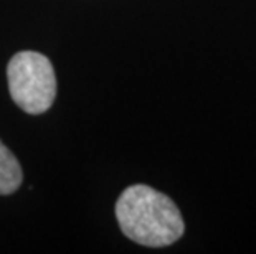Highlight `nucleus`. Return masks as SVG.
<instances>
[{
    "mask_svg": "<svg viewBox=\"0 0 256 254\" xmlns=\"http://www.w3.org/2000/svg\"><path fill=\"white\" fill-rule=\"evenodd\" d=\"M119 228L142 246H168L184 235V220L176 203L147 185L126 188L116 203Z\"/></svg>",
    "mask_w": 256,
    "mask_h": 254,
    "instance_id": "1",
    "label": "nucleus"
},
{
    "mask_svg": "<svg viewBox=\"0 0 256 254\" xmlns=\"http://www.w3.org/2000/svg\"><path fill=\"white\" fill-rule=\"evenodd\" d=\"M8 91L14 102L28 114L50 109L56 96V76L53 64L36 51H20L7 66Z\"/></svg>",
    "mask_w": 256,
    "mask_h": 254,
    "instance_id": "2",
    "label": "nucleus"
},
{
    "mask_svg": "<svg viewBox=\"0 0 256 254\" xmlns=\"http://www.w3.org/2000/svg\"><path fill=\"white\" fill-rule=\"evenodd\" d=\"M22 167L17 157L0 140V195H10L22 185Z\"/></svg>",
    "mask_w": 256,
    "mask_h": 254,
    "instance_id": "3",
    "label": "nucleus"
}]
</instances>
